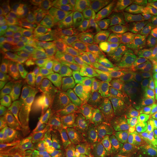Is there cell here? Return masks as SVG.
Returning a JSON list of instances; mask_svg holds the SVG:
<instances>
[{"label":"cell","mask_w":157,"mask_h":157,"mask_svg":"<svg viewBox=\"0 0 157 157\" xmlns=\"http://www.w3.org/2000/svg\"><path fill=\"white\" fill-rule=\"evenodd\" d=\"M17 57V50L11 45L1 47V50H0V63H1V65L11 61Z\"/></svg>","instance_id":"1f68e13d"},{"label":"cell","mask_w":157,"mask_h":157,"mask_svg":"<svg viewBox=\"0 0 157 157\" xmlns=\"http://www.w3.org/2000/svg\"><path fill=\"white\" fill-rule=\"evenodd\" d=\"M4 21L11 33V46L17 50L34 27L29 15L28 1L11 3L4 13Z\"/></svg>","instance_id":"9c48e42d"},{"label":"cell","mask_w":157,"mask_h":157,"mask_svg":"<svg viewBox=\"0 0 157 157\" xmlns=\"http://www.w3.org/2000/svg\"><path fill=\"white\" fill-rule=\"evenodd\" d=\"M76 57L82 65L92 70L108 71L106 47L101 36L92 26Z\"/></svg>","instance_id":"30bf717a"},{"label":"cell","mask_w":157,"mask_h":157,"mask_svg":"<svg viewBox=\"0 0 157 157\" xmlns=\"http://www.w3.org/2000/svg\"><path fill=\"white\" fill-rule=\"evenodd\" d=\"M18 157H34V156L29 155H21V156H18Z\"/></svg>","instance_id":"d590c367"},{"label":"cell","mask_w":157,"mask_h":157,"mask_svg":"<svg viewBox=\"0 0 157 157\" xmlns=\"http://www.w3.org/2000/svg\"><path fill=\"white\" fill-rule=\"evenodd\" d=\"M57 76L69 82L83 85V86L102 87L112 79L113 73L109 71H95L85 67L75 56L56 58Z\"/></svg>","instance_id":"5b68a950"},{"label":"cell","mask_w":157,"mask_h":157,"mask_svg":"<svg viewBox=\"0 0 157 157\" xmlns=\"http://www.w3.org/2000/svg\"><path fill=\"white\" fill-rule=\"evenodd\" d=\"M78 135V132L66 122H61L50 134L41 139L42 155H52L59 147L67 143Z\"/></svg>","instance_id":"9a60e30c"},{"label":"cell","mask_w":157,"mask_h":157,"mask_svg":"<svg viewBox=\"0 0 157 157\" xmlns=\"http://www.w3.org/2000/svg\"><path fill=\"white\" fill-rule=\"evenodd\" d=\"M46 157H73V156H71L70 155L66 154V153H59V154H54V155H49V156H46Z\"/></svg>","instance_id":"e575fe53"},{"label":"cell","mask_w":157,"mask_h":157,"mask_svg":"<svg viewBox=\"0 0 157 157\" xmlns=\"http://www.w3.org/2000/svg\"><path fill=\"white\" fill-rule=\"evenodd\" d=\"M94 113L85 112L78 109H73L68 107L67 109H66L62 113L61 116L63 121H66V123H67L68 125H70L78 134L81 132L82 128L92 118Z\"/></svg>","instance_id":"603a6c76"},{"label":"cell","mask_w":157,"mask_h":157,"mask_svg":"<svg viewBox=\"0 0 157 157\" xmlns=\"http://www.w3.org/2000/svg\"><path fill=\"white\" fill-rule=\"evenodd\" d=\"M20 46L45 57L56 58L60 56L59 51L49 40L45 39L35 32L30 34Z\"/></svg>","instance_id":"d6986e66"},{"label":"cell","mask_w":157,"mask_h":157,"mask_svg":"<svg viewBox=\"0 0 157 157\" xmlns=\"http://www.w3.org/2000/svg\"><path fill=\"white\" fill-rule=\"evenodd\" d=\"M133 149L136 157H157V136Z\"/></svg>","instance_id":"f546056e"},{"label":"cell","mask_w":157,"mask_h":157,"mask_svg":"<svg viewBox=\"0 0 157 157\" xmlns=\"http://www.w3.org/2000/svg\"><path fill=\"white\" fill-rule=\"evenodd\" d=\"M20 73L23 74V71L22 66H21V63L18 59V57L13 59L11 61L1 65V67H0L1 79L11 78L13 76L18 75Z\"/></svg>","instance_id":"f1b7e54d"},{"label":"cell","mask_w":157,"mask_h":157,"mask_svg":"<svg viewBox=\"0 0 157 157\" xmlns=\"http://www.w3.org/2000/svg\"><path fill=\"white\" fill-rule=\"evenodd\" d=\"M119 73L140 84L152 86L157 81V50L146 41L140 43Z\"/></svg>","instance_id":"3957f363"},{"label":"cell","mask_w":157,"mask_h":157,"mask_svg":"<svg viewBox=\"0 0 157 157\" xmlns=\"http://www.w3.org/2000/svg\"><path fill=\"white\" fill-rule=\"evenodd\" d=\"M107 120L101 115V111L94 112V115L85 125L80 135H86L104 142L107 146H111L107 132Z\"/></svg>","instance_id":"ffe728a7"},{"label":"cell","mask_w":157,"mask_h":157,"mask_svg":"<svg viewBox=\"0 0 157 157\" xmlns=\"http://www.w3.org/2000/svg\"><path fill=\"white\" fill-rule=\"evenodd\" d=\"M1 135L18 128V113L11 109H2L0 113Z\"/></svg>","instance_id":"83f0119b"},{"label":"cell","mask_w":157,"mask_h":157,"mask_svg":"<svg viewBox=\"0 0 157 157\" xmlns=\"http://www.w3.org/2000/svg\"><path fill=\"white\" fill-rule=\"evenodd\" d=\"M67 144L97 157H101L109 147L101 140L80 134L74 137L73 140L67 142Z\"/></svg>","instance_id":"44dd1931"},{"label":"cell","mask_w":157,"mask_h":157,"mask_svg":"<svg viewBox=\"0 0 157 157\" xmlns=\"http://www.w3.org/2000/svg\"><path fill=\"white\" fill-rule=\"evenodd\" d=\"M41 113L39 110L29 109L18 113V128L33 132L41 121Z\"/></svg>","instance_id":"484cf974"},{"label":"cell","mask_w":157,"mask_h":157,"mask_svg":"<svg viewBox=\"0 0 157 157\" xmlns=\"http://www.w3.org/2000/svg\"><path fill=\"white\" fill-rule=\"evenodd\" d=\"M0 45L1 47L11 45V33L4 19L0 22Z\"/></svg>","instance_id":"d6a6232c"},{"label":"cell","mask_w":157,"mask_h":157,"mask_svg":"<svg viewBox=\"0 0 157 157\" xmlns=\"http://www.w3.org/2000/svg\"><path fill=\"white\" fill-rule=\"evenodd\" d=\"M101 36L107 51V68L113 74L119 73L135 48L145 42V32H135L117 23L105 21L94 30Z\"/></svg>","instance_id":"6da1fadb"},{"label":"cell","mask_w":157,"mask_h":157,"mask_svg":"<svg viewBox=\"0 0 157 157\" xmlns=\"http://www.w3.org/2000/svg\"><path fill=\"white\" fill-rule=\"evenodd\" d=\"M101 157H136V155L132 147L109 146Z\"/></svg>","instance_id":"4dcf8cb0"},{"label":"cell","mask_w":157,"mask_h":157,"mask_svg":"<svg viewBox=\"0 0 157 157\" xmlns=\"http://www.w3.org/2000/svg\"><path fill=\"white\" fill-rule=\"evenodd\" d=\"M18 59L22 66L23 74L30 75H46L58 74L56 58H50L35 53L22 46L17 49Z\"/></svg>","instance_id":"7c38bea8"},{"label":"cell","mask_w":157,"mask_h":157,"mask_svg":"<svg viewBox=\"0 0 157 157\" xmlns=\"http://www.w3.org/2000/svg\"><path fill=\"white\" fill-rule=\"evenodd\" d=\"M41 96L32 92H21L10 108L13 111H25L39 107L41 103Z\"/></svg>","instance_id":"d4e9b609"},{"label":"cell","mask_w":157,"mask_h":157,"mask_svg":"<svg viewBox=\"0 0 157 157\" xmlns=\"http://www.w3.org/2000/svg\"><path fill=\"white\" fill-rule=\"evenodd\" d=\"M25 83L26 76L24 74H18L11 78L1 79L0 96L2 109L11 107Z\"/></svg>","instance_id":"e0dca14e"},{"label":"cell","mask_w":157,"mask_h":157,"mask_svg":"<svg viewBox=\"0 0 157 157\" xmlns=\"http://www.w3.org/2000/svg\"><path fill=\"white\" fill-rule=\"evenodd\" d=\"M157 18V3L147 0L128 1L116 19L120 25L135 32H144Z\"/></svg>","instance_id":"52a82bcc"},{"label":"cell","mask_w":157,"mask_h":157,"mask_svg":"<svg viewBox=\"0 0 157 157\" xmlns=\"http://www.w3.org/2000/svg\"><path fill=\"white\" fill-rule=\"evenodd\" d=\"M61 5L45 7L37 11L34 17V32L50 41L51 32L53 25L64 11Z\"/></svg>","instance_id":"2e32d148"},{"label":"cell","mask_w":157,"mask_h":157,"mask_svg":"<svg viewBox=\"0 0 157 157\" xmlns=\"http://www.w3.org/2000/svg\"><path fill=\"white\" fill-rule=\"evenodd\" d=\"M62 121L61 114H45L42 116L39 126L33 133L39 137H45L49 135L59 124L61 123Z\"/></svg>","instance_id":"4316f807"},{"label":"cell","mask_w":157,"mask_h":157,"mask_svg":"<svg viewBox=\"0 0 157 157\" xmlns=\"http://www.w3.org/2000/svg\"><path fill=\"white\" fill-rule=\"evenodd\" d=\"M2 157H18L33 154L42 155L41 139L24 129H13L1 135Z\"/></svg>","instance_id":"ba28073f"},{"label":"cell","mask_w":157,"mask_h":157,"mask_svg":"<svg viewBox=\"0 0 157 157\" xmlns=\"http://www.w3.org/2000/svg\"><path fill=\"white\" fill-rule=\"evenodd\" d=\"M127 3L128 1L122 0H97L91 1L89 6L92 11L98 15L117 19Z\"/></svg>","instance_id":"7402d4cb"},{"label":"cell","mask_w":157,"mask_h":157,"mask_svg":"<svg viewBox=\"0 0 157 157\" xmlns=\"http://www.w3.org/2000/svg\"><path fill=\"white\" fill-rule=\"evenodd\" d=\"M155 90L124 75H116L104 86L101 92V111L133 103Z\"/></svg>","instance_id":"7a4b0ae2"},{"label":"cell","mask_w":157,"mask_h":157,"mask_svg":"<svg viewBox=\"0 0 157 157\" xmlns=\"http://www.w3.org/2000/svg\"><path fill=\"white\" fill-rule=\"evenodd\" d=\"M65 11L66 10H64L61 16L53 25L50 37V42L59 51L60 56H62L64 50L70 45L73 39L72 31L69 26Z\"/></svg>","instance_id":"ac0fdd59"},{"label":"cell","mask_w":157,"mask_h":157,"mask_svg":"<svg viewBox=\"0 0 157 157\" xmlns=\"http://www.w3.org/2000/svg\"><path fill=\"white\" fill-rule=\"evenodd\" d=\"M67 101L64 94H58L44 99L39 106V111L45 114H55L63 113L68 108Z\"/></svg>","instance_id":"cb8c5ba5"},{"label":"cell","mask_w":157,"mask_h":157,"mask_svg":"<svg viewBox=\"0 0 157 157\" xmlns=\"http://www.w3.org/2000/svg\"><path fill=\"white\" fill-rule=\"evenodd\" d=\"M65 14L72 31L73 39L70 45L64 50L62 56H66V55L75 56L77 55L81 45L83 44L86 37V34L88 33L92 25L89 23L88 18L79 11L66 10Z\"/></svg>","instance_id":"4fadbf2b"},{"label":"cell","mask_w":157,"mask_h":157,"mask_svg":"<svg viewBox=\"0 0 157 157\" xmlns=\"http://www.w3.org/2000/svg\"><path fill=\"white\" fill-rule=\"evenodd\" d=\"M66 83L61 78L47 75H30L26 76V83L21 92H32L42 98L61 94Z\"/></svg>","instance_id":"5bb4252c"},{"label":"cell","mask_w":157,"mask_h":157,"mask_svg":"<svg viewBox=\"0 0 157 157\" xmlns=\"http://www.w3.org/2000/svg\"><path fill=\"white\" fill-rule=\"evenodd\" d=\"M107 132L111 146L134 148L157 136V125L140 126L117 123L107 120Z\"/></svg>","instance_id":"8992f818"},{"label":"cell","mask_w":157,"mask_h":157,"mask_svg":"<svg viewBox=\"0 0 157 157\" xmlns=\"http://www.w3.org/2000/svg\"><path fill=\"white\" fill-rule=\"evenodd\" d=\"M101 92L99 86H79L66 84L63 94L68 106L88 113L101 111Z\"/></svg>","instance_id":"8fae6325"},{"label":"cell","mask_w":157,"mask_h":157,"mask_svg":"<svg viewBox=\"0 0 157 157\" xmlns=\"http://www.w3.org/2000/svg\"><path fill=\"white\" fill-rule=\"evenodd\" d=\"M145 40L147 43L157 50V21L154 23L146 32Z\"/></svg>","instance_id":"836d02e7"},{"label":"cell","mask_w":157,"mask_h":157,"mask_svg":"<svg viewBox=\"0 0 157 157\" xmlns=\"http://www.w3.org/2000/svg\"><path fill=\"white\" fill-rule=\"evenodd\" d=\"M101 113L108 121L117 123L157 122V90L133 103L104 110Z\"/></svg>","instance_id":"277c9868"}]
</instances>
